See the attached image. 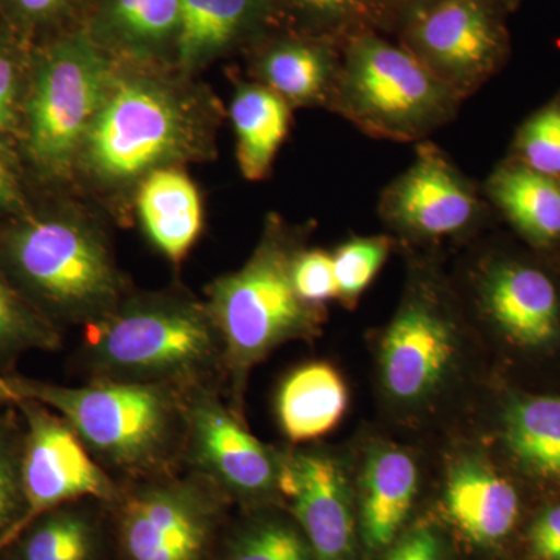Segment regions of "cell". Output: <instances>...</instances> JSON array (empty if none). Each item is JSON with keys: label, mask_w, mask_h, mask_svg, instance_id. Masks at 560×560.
<instances>
[{"label": "cell", "mask_w": 560, "mask_h": 560, "mask_svg": "<svg viewBox=\"0 0 560 560\" xmlns=\"http://www.w3.org/2000/svg\"><path fill=\"white\" fill-rule=\"evenodd\" d=\"M10 381L22 399L60 415L105 470L138 481L175 474L183 463L186 389L106 378L73 388L32 378Z\"/></svg>", "instance_id": "obj_1"}, {"label": "cell", "mask_w": 560, "mask_h": 560, "mask_svg": "<svg viewBox=\"0 0 560 560\" xmlns=\"http://www.w3.org/2000/svg\"><path fill=\"white\" fill-rule=\"evenodd\" d=\"M302 248L300 234L272 217L241 270L208 289L206 305L223 341L230 407L238 416L250 370L285 342L319 335L324 308L302 301L294 289L293 264Z\"/></svg>", "instance_id": "obj_2"}, {"label": "cell", "mask_w": 560, "mask_h": 560, "mask_svg": "<svg viewBox=\"0 0 560 560\" xmlns=\"http://www.w3.org/2000/svg\"><path fill=\"white\" fill-rule=\"evenodd\" d=\"M81 361L91 378L180 389L224 375L223 341L208 305L175 296L120 302L86 326Z\"/></svg>", "instance_id": "obj_3"}, {"label": "cell", "mask_w": 560, "mask_h": 560, "mask_svg": "<svg viewBox=\"0 0 560 560\" xmlns=\"http://www.w3.org/2000/svg\"><path fill=\"white\" fill-rule=\"evenodd\" d=\"M386 36L363 33L342 46L327 109L372 139L419 143L455 120L463 101Z\"/></svg>", "instance_id": "obj_4"}, {"label": "cell", "mask_w": 560, "mask_h": 560, "mask_svg": "<svg viewBox=\"0 0 560 560\" xmlns=\"http://www.w3.org/2000/svg\"><path fill=\"white\" fill-rule=\"evenodd\" d=\"M466 345L460 296L436 259H412L399 307L383 330L378 375L386 399L400 411L436 404L455 382Z\"/></svg>", "instance_id": "obj_5"}, {"label": "cell", "mask_w": 560, "mask_h": 560, "mask_svg": "<svg viewBox=\"0 0 560 560\" xmlns=\"http://www.w3.org/2000/svg\"><path fill=\"white\" fill-rule=\"evenodd\" d=\"M11 265L62 318L84 326L120 304L124 280L101 238L61 220L32 221L9 242Z\"/></svg>", "instance_id": "obj_6"}, {"label": "cell", "mask_w": 560, "mask_h": 560, "mask_svg": "<svg viewBox=\"0 0 560 560\" xmlns=\"http://www.w3.org/2000/svg\"><path fill=\"white\" fill-rule=\"evenodd\" d=\"M186 105L164 84L114 81L84 138L88 161L109 179H128L186 154L191 145Z\"/></svg>", "instance_id": "obj_7"}, {"label": "cell", "mask_w": 560, "mask_h": 560, "mask_svg": "<svg viewBox=\"0 0 560 560\" xmlns=\"http://www.w3.org/2000/svg\"><path fill=\"white\" fill-rule=\"evenodd\" d=\"M490 210L482 187L430 140L416 143L410 167L382 190L377 205L390 237L410 248L474 237L489 223Z\"/></svg>", "instance_id": "obj_8"}, {"label": "cell", "mask_w": 560, "mask_h": 560, "mask_svg": "<svg viewBox=\"0 0 560 560\" xmlns=\"http://www.w3.org/2000/svg\"><path fill=\"white\" fill-rule=\"evenodd\" d=\"M110 506L125 560H208L226 500L189 475L131 481Z\"/></svg>", "instance_id": "obj_9"}, {"label": "cell", "mask_w": 560, "mask_h": 560, "mask_svg": "<svg viewBox=\"0 0 560 560\" xmlns=\"http://www.w3.org/2000/svg\"><path fill=\"white\" fill-rule=\"evenodd\" d=\"M506 11L499 0H441L408 18L397 43L464 102L510 57Z\"/></svg>", "instance_id": "obj_10"}, {"label": "cell", "mask_w": 560, "mask_h": 560, "mask_svg": "<svg viewBox=\"0 0 560 560\" xmlns=\"http://www.w3.org/2000/svg\"><path fill=\"white\" fill-rule=\"evenodd\" d=\"M183 463L219 490L224 500L264 506L280 499V460L249 433L242 416L226 407L213 385L186 389Z\"/></svg>", "instance_id": "obj_11"}, {"label": "cell", "mask_w": 560, "mask_h": 560, "mask_svg": "<svg viewBox=\"0 0 560 560\" xmlns=\"http://www.w3.org/2000/svg\"><path fill=\"white\" fill-rule=\"evenodd\" d=\"M110 79L105 61L86 40L57 47L40 65L31 105V151L47 171L68 167L97 116Z\"/></svg>", "instance_id": "obj_12"}, {"label": "cell", "mask_w": 560, "mask_h": 560, "mask_svg": "<svg viewBox=\"0 0 560 560\" xmlns=\"http://www.w3.org/2000/svg\"><path fill=\"white\" fill-rule=\"evenodd\" d=\"M25 418L22 489L25 512L16 537L46 512L81 500L113 504L120 489L72 427L46 405L22 399ZM13 540V541H14Z\"/></svg>", "instance_id": "obj_13"}, {"label": "cell", "mask_w": 560, "mask_h": 560, "mask_svg": "<svg viewBox=\"0 0 560 560\" xmlns=\"http://www.w3.org/2000/svg\"><path fill=\"white\" fill-rule=\"evenodd\" d=\"M471 307L497 335L525 352L560 342V291L547 271L508 254L478 257L467 271Z\"/></svg>", "instance_id": "obj_14"}, {"label": "cell", "mask_w": 560, "mask_h": 560, "mask_svg": "<svg viewBox=\"0 0 560 560\" xmlns=\"http://www.w3.org/2000/svg\"><path fill=\"white\" fill-rule=\"evenodd\" d=\"M280 499L307 537L316 560H355L359 518L348 471L330 453L282 455Z\"/></svg>", "instance_id": "obj_15"}, {"label": "cell", "mask_w": 560, "mask_h": 560, "mask_svg": "<svg viewBox=\"0 0 560 560\" xmlns=\"http://www.w3.org/2000/svg\"><path fill=\"white\" fill-rule=\"evenodd\" d=\"M445 517L467 544L481 551L503 548L522 522V495L508 475L482 456L452 464L442 493Z\"/></svg>", "instance_id": "obj_16"}, {"label": "cell", "mask_w": 560, "mask_h": 560, "mask_svg": "<svg viewBox=\"0 0 560 560\" xmlns=\"http://www.w3.org/2000/svg\"><path fill=\"white\" fill-rule=\"evenodd\" d=\"M357 518L364 547L388 550L400 536L419 490V467L399 445H372L360 471Z\"/></svg>", "instance_id": "obj_17"}, {"label": "cell", "mask_w": 560, "mask_h": 560, "mask_svg": "<svg viewBox=\"0 0 560 560\" xmlns=\"http://www.w3.org/2000/svg\"><path fill=\"white\" fill-rule=\"evenodd\" d=\"M500 440L514 469L560 493V397L512 394L500 419Z\"/></svg>", "instance_id": "obj_18"}, {"label": "cell", "mask_w": 560, "mask_h": 560, "mask_svg": "<svg viewBox=\"0 0 560 560\" xmlns=\"http://www.w3.org/2000/svg\"><path fill=\"white\" fill-rule=\"evenodd\" d=\"M342 58L341 44L300 36L276 40L256 61L260 84L294 106H329Z\"/></svg>", "instance_id": "obj_19"}, {"label": "cell", "mask_w": 560, "mask_h": 560, "mask_svg": "<svg viewBox=\"0 0 560 560\" xmlns=\"http://www.w3.org/2000/svg\"><path fill=\"white\" fill-rule=\"evenodd\" d=\"M482 194L530 245L548 249L560 243V180L510 158L490 173Z\"/></svg>", "instance_id": "obj_20"}, {"label": "cell", "mask_w": 560, "mask_h": 560, "mask_svg": "<svg viewBox=\"0 0 560 560\" xmlns=\"http://www.w3.org/2000/svg\"><path fill=\"white\" fill-rule=\"evenodd\" d=\"M349 393L329 363L302 364L282 382L276 400L280 429L294 444L326 436L348 410Z\"/></svg>", "instance_id": "obj_21"}, {"label": "cell", "mask_w": 560, "mask_h": 560, "mask_svg": "<svg viewBox=\"0 0 560 560\" xmlns=\"http://www.w3.org/2000/svg\"><path fill=\"white\" fill-rule=\"evenodd\" d=\"M139 212L151 241L173 261L187 256L200 235V195L175 168L151 173L139 191Z\"/></svg>", "instance_id": "obj_22"}, {"label": "cell", "mask_w": 560, "mask_h": 560, "mask_svg": "<svg viewBox=\"0 0 560 560\" xmlns=\"http://www.w3.org/2000/svg\"><path fill=\"white\" fill-rule=\"evenodd\" d=\"M271 0H179L178 51L184 68L226 49L270 18Z\"/></svg>", "instance_id": "obj_23"}, {"label": "cell", "mask_w": 560, "mask_h": 560, "mask_svg": "<svg viewBox=\"0 0 560 560\" xmlns=\"http://www.w3.org/2000/svg\"><path fill=\"white\" fill-rule=\"evenodd\" d=\"M289 103L260 83H242L231 105V119L237 135L238 167L249 180L270 175L272 162L289 135Z\"/></svg>", "instance_id": "obj_24"}, {"label": "cell", "mask_w": 560, "mask_h": 560, "mask_svg": "<svg viewBox=\"0 0 560 560\" xmlns=\"http://www.w3.org/2000/svg\"><path fill=\"white\" fill-rule=\"evenodd\" d=\"M21 536L20 560H97L101 525L90 508L69 503L40 515Z\"/></svg>", "instance_id": "obj_25"}, {"label": "cell", "mask_w": 560, "mask_h": 560, "mask_svg": "<svg viewBox=\"0 0 560 560\" xmlns=\"http://www.w3.org/2000/svg\"><path fill=\"white\" fill-rule=\"evenodd\" d=\"M291 11L307 36L345 46L363 33L394 35L393 24L381 0H271Z\"/></svg>", "instance_id": "obj_26"}, {"label": "cell", "mask_w": 560, "mask_h": 560, "mask_svg": "<svg viewBox=\"0 0 560 560\" xmlns=\"http://www.w3.org/2000/svg\"><path fill=\"white\" fill-rule=\"evenodd\" d=\"M215 560H316L291 515L261 512L238 526Z\"/></svg>", "instance_id": "obj_27"}, {"label": "cell", "mask_w": 560, "mask_h": 560, "mask_svg": "<svg viewBox=\"0 0 560 560\" xmlns=\"http://www.w3.org/2000/svg\"><path fill=\"white\" fill-rule=\"evenodd\" d=\"M397 242L389 234L352 237L331 253L338 300L353 308L388 260Z\"/></svg>", "instance_id": "obj_28"}, {"label": "cell", "mask_w": 560, "mask_h": 560, "mask_svg": "<svg viewBox=\"0 0 560 560\" xmlns=\"http://www.w3.org/2000/svg\"><path fill=\"white\" fill-rule=\"evenodd\" d=\"M511 158L534 172L560 180V95L522 125Z\"/></svg>", "instance_id": "obj_29"}, {"label": "cell", "mask_w": 560, "mask_h": 560, "mask_svg": "<svg viewBox=\"0 0 560 560\" xmlns=\"http://www.w3.org/2000/svg\"><path fill=\"white\" fill-rule=\"evenodd\" d=\"M58 346V331L47 320L28 311L0 279V359H10L25 350H51Z\"/></svg>", "instance_id": "obj_30"}, {"label": "cell", "mask_w": 560, "mask_h": 560, "mask_svg": "<svg viewBox=\"0 0 560 560\" xmlns=\"http://www.w3.org/2000/svg\"><path fill=\"white\" fill-rule=\"evenodd\" d=\"M22 451L24 434L20 436L9 423L0 422V550L13 544L24 517Z\"/></svg>", "instance_id": "obj_31"}, {"label": "cell", "mask_w": 560, "mask_h": 560, "mask_svg": "<svg viewBox=\"0 0 560 560\" xmlns=\"http://www.w3.org/2000/svg\"><path fill=\"white\" fill-rule=\"evenodd\" d=\"M114 20L135 40H161L178 28L179 0H114Z\"/></svg>", "instance_id": "obj_32"}, {"label": "cell", "mask_w": 560, "mask_h": 560, "mask_svg": "<svg viewBox=\"0 0 560 560\" xmlns=\"http://www.w3.org/2000/svg\"><path fill=\"white\" fill-rule=\"evenodd\" d=\"M293 283L302 301L315 307L338 300L334 257L324 249H304L293 264Z\"/></svg>", "instance_id": "obj_33"}, {"label": "cell", "mask_w": 560, "mask_h": 560, "mask_svg": "<svg viewBox=\"0 0 560 560\" xmlns=\"http://www.w3.org/2000/svg\"><path fill=\"white\" fill-rule=\"evenodd\" d=\"M523 544L528 560H560V500L545 504L530 518Z\"/></svg>", "instance_id": "obj_34"}, {"label": "cell", "mask_w": 560, "mask_h": 560, "mask_svg": "<svg viewBox=\"0 0 560 560\" xmlns=\"http://www.w3.org/2000/svg\"><path fill=\"white\" fill-rule=\"evenodd\" d=\"M383 560H447L444 540L429 525L405 530L386 550Z\"/></svg>", "instance_id": "obj_35"}, {"label": "cell", "mask_w": 560, "mask_h": 560, "mask_svg": "<svg viewBox=\"0 0 560 560\" xmlns=\"http://www.w3.org/2000/svg\"><path fill=\"white\" fill-rule=\"evenodd\" d=\"M14 88L13 62L0 54V131L10 127L13 117Z\"/></svg>", "instance_id": "obj_36"}, {"label": "cell", "mask_w": 560, "mask_h": 560, "mask_svg": "<svg viewBox=\"0 0 560 560\" xmlns=\"http://www.w3.org/2000/svg\"><path fill=\"white\" fill-rule=\"evenodd\" d=\"M441 2V0H381L383 9L388 14L390 24H393L394 35L399 31L400 25L404 24L408 18L418 11L429 9L434 3Z\"/></svg>", "instance_id": "obj_37"}, {"label": "cell", "mask_w": 560, "mask_h": 560, "mask_svg": "<svg viewBox=\"0 0 560 560\" xmlns=\"http://www.w3.org/2000/svg\"><path fill=\"white\" fill-rule=\"evenodd\" d=\"M14 200H16V183L5 158L0 153V206L10 205Z\"/></svg>", "instance_id": "obj_38"}, {"label": "cell", "mask_w": 560, "mask_h": 560, "mask_svg": "<svg viewBox=\"0 0 560 560\" xmlns=\"http://www.w3.org/2000/svg\"><path fill=\"white\" fill-rule=\"evenodd\" d=\"M66 0H16L18 7L31 16H47L60 9Z\"/></svg>", "instance_id": "obj_39"}, {"label": "cell", "mask_w": 560, "mask_h": 560, "mask_svg": "<svg viewBox=\"0 0 560 560\" xmlns=\"http://www.w3.org/2000/svg\"><path fill=\"white\" fill-rule=\"evenodd\" d=\"M22 397L16 389H14L13 383L10 378L2 377L0 375V405L20 404Z\"/></svg>", "instance_id": "obj_40"}, {"label": "cell", "mask_w": 560, "mask_h": 560, "mask_svg": "<svg viewBox=\"0 0 560 560\" xmlns=\"http://www.w3.org/2000/svg\"><path fill=\"white\" fill-rule=\"evenodd\" d=\"M499 2L501 3V5L504 7V9H506L508 11H511V10H514L515 7L518 5V2H521V0H499Z\"/></svg>", "instance_id": "obj_41"}]
</instances>
